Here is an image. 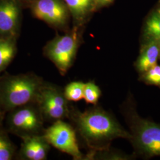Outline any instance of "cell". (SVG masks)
<instances>
[{
	"label": "cell",
	"mask_w": 160,
	"mask_h": 160,
	"mask_svg": "<svg viewBox=\"0 0 160 160\" xmlns=\"http://www.w3.org/2000/svg\"><path fill=\"white\" fill-rule=\"evenodd\" d=\"M0 124H1V120H0Z\"/></svg>",
	"instance_id": "cell-20"
},
{
	"label": "cell",
	"mask_w": 160,
	"mask_h": 160,
	"mask_svg": "<svg viewBox=\"0 0 160 160\" xmlns=\"http://www.w3.org/2000/svg\"><path fill=\"white\" fill-rule=\"evenodd\" d=\"M78 36L76 31L57 36L45 48V53L56 66L61 75H65L74 61L78 47Z\"/></svg>",
	"instance_id": "cell-4"
},
{
	"label": "cell",
	"mask_w": 160,
	"mask_h": 160,
	"mask_svg": "<svg viewBox=\"0 0 160 160\" xmlns=\"http://www.w3.org/2000/svg\"><path fill=\"white\" fill-rule=\"evenodd\" d=\"M43 84L40 78L32 74L8 77L0 82V106L11 111L36 103Z\"/></svg>",
	"instance_id": "cell-3"
},
{
	"label": "cell",
	"mask_w": 160,
	"mask_h": 160,
	"mask_svg": "<svg viewBox=\"0 0 160 160\" xmlns=\"http://www.w3.org/2000/svg\"><path fill=\"white\" fill-rule=\"evenodd\" d=\"M101 94L102 91L95 82L89 81L85 83L83 99L86 103L96 105Z\"/></svg>",
	"instance_id": "cell-16"
},
{
	"label": "cell",
	"mask_w": 160,
	"mask_h": 160,
	"mask_svg": "<svg viewBox=\"0 0 160 160\" xmlns=\"http://www.w3.org/2000/svg\"><path fill=\"white\" fill-rule=\"evenodd\" d=\"M13 38H0V73L11 63L16 54Z\"/></svg>",
	"instance_id": "cell-13"
},
{
	"label": "cell",
	"mask_w": 160,
	"mask_h": 160,
	"mask_svg": "<svg viewBox=\"0 0 160 160\" xmlns=\"http://www.w3.org/2000/svg\"><path fill=\"white\" fill-rule=\"evenodd\" d=\"M85 83L82 81L71 82L65 87L63 93L70 102H78L84 98Z\"/></svg>",
	"instance_id": "cell-15"
},
{
	"label": "cell",
	"mask_w": 160,
	"mask_h": 160,
	"mask_svg": "<svg viewBox=\"0 0 160 160\" xmlns=\"http://www.w3.org/2000/svg\"><path fill=\"white\" fill-rule=\"evenodd\" d=\"M68 102L63 92L58 87L44 84L36 103L43 119L54 122L69 116Z\"/></svg>",
	"instance_id": "cell-7"
},
{
	"label": "cell",
	"mask_w": 160,
	"mask_h": 160,
	"mask_svg": "<svg viewBox=\"0 0 160 160\" xmlns=\"http://www.w3.org/2000/svg\"><path fill=\"white\" fill-rule=\"evenodd\" d=\"M69 116L90 152L108 149L111 142L116 139L129 141L131 139L129 131L121 126L112 115L100 108L94 107L84 112L70 110Z\"/></svg>",
	"instance_id": "cell-1"
},
{
	"label": "cell",
	"mask_w": 160,
	"mask_h": 160,
	"mask_svg": "<svg viewBox=\"0 0 160 160\" xmlns=\"http://www.w3.org/2000/svg\"><path fill=\"white\" fill-rule=\"evenodd\" d=\"M43 135L51 145L74 160H85L86 157L80 151L74 128L63 120L54 122L45 130Z\"/></svg>",
	"instance_id": "cell-6"
},
{
	"label": "cell",
	"mask_w": 160,
	"mask_h": 160,
	"mask_svg": "<svg viewBox=\"0 0 160 160\" xmlns=\"http://www.w3.org/2000/svg\"><path fill=\"white\" fill-rule=\"evenodd\" d=\"M23 138L20 155L24 160H44L47 158L51 145L43 135H34Z\"/></svg>",
	"instance_id": "cell-10"
},
{
	"label": "cell",
	"mask_w": 160,
	"mask_h": 160,
	"mask_svg": "<svg viewBox=\"0 0 160 160\" xmlns=\"http://www.w3.org/2000/svg\"><path fill=\"white\" fill-rule=\"evenodd\" d=\"M139 80L147 84L160 87V65L157 64L140 74Z\"/></svg>",
	"instance_id": "cell-18"
},
{
	"label": "cell",
	"mask_w": 160,
	"mask_h": 160,
	"mask_svg": "<svg viewBox=\"0 0 160 160\" xmlns=\"http://www.w3.org/2000/svg\"></svg>",
	"instance_id": "cell-22"
},
{
	"label": "cell",
	"mask_w": 160,
	"mask_h": 160,
	"mask_svg": "<svg viewBox=\"0 0 160 160\" xmlns=\"http://www.w3.org/2000/svg\"><path fill=\"white\" fill-rule=\"evenodd\" d=\"M113 0H95L96 4L98 6H106L112 2Z\"/></svg>",
	"instance_id": "cell-19"
},
{
	"label": "cell",
	"mask_w": 160,
	"mask_h": 160,
	"mask_svg": "<svg viewBox=\"0 0 160 160\" xmlns=\"http://www.w3.org/2000/svg\"><path fill=\"white\" fill-rule=\"evenodd\" d=\"M123 112L131 134L129 141L138 154L147 158L160 156V124L141 117L130 98Z\"/></svg>",
	"instance_id": "cell-2"
},
{
	"label": "cell",
	"mask_w": 160,
	"mask_h": 160,
	"mask_svg": "<svg viewBox=\"0 0 160 160\" xmlns=\"http://www.w3.org/2000/svg\"></svg>",
	"instance_id": "cell-21"
},
{
	"label": "cell",
	"mask_w": 160,
	"mask_h": 160,
	"mask_svg": "<svg viewBox=\"0 0 160 160\" xmlns=\"http://www.w3.org/2000/svg\"><path fill=\"white\" fill-rule=\"evenodd\" d=\"M143 38L144 42H160V7L147 18L143 27Z\"/></svg>",
	"instance_id": "cell-12"
},
{
	"label": "cell",
	"mask_w": 160,
	"mask_h": 160,
	"mask_svg": "<svg viewBox=\"0 0 160 160\" xmlns=\"http://www.w3.org/2000/svg\"><path fill=\"white\" fill-rule=\"evenodd\" d=\"M68 8L77 20L81 21L91 12L95 0H63Z\"/></svg>",
	"instance_id": "cell-14"
},
{
	"label": "cell",
	"mask_w": 160,
	"mask_h": 160,
	"mask_svg": "<svg viewBox=\"0 0 160 160\" xmlns=\"http://www.w3.org/2000/svg\"><path fill=\"white\" fill-rule=\"evenodd\" d=\"M43 118L36 103H30L10 111L7 123L9 129L22 138L38 135Z\"/></svg>",
	"instance_id": "cell-5"
},
{
	"label": "cell",
	"mask_w": 160,
	"mask_h": 160,
	"mask_svg": "<svg viewBox=\"0 0 160 160\" xmlns=\"http://www.w3.org/2000/svg\"><path fill=\"white\" fill-rule=\"evenodd\" d=\"M160 58V42L149 41L143 43L135 67L139 75L157 64Z\"/></svg>",
	"instance_id": "cell-11"
},
{
	"label": "cell",
	"mask_w": 160,
	"mask_h": 160,
	"mask_svg": "<svg viewBox=\"0 0 160 160\" xmlns=\"http://www.w3.org/2000/svg\"><path fill=\"white\" fill-rule=\"evenodd\" d=\"M68 7L61 0H38L33 7L38 18L55 26H62L68 18Z\"/></svg>",
	"instance_id": "cell-8"
},
{
	"label": "cell",
	"mask_w": 160,
	"mask_h": 160,
	"mask_svg": "<svg viewBox=\"0 0 160 160\" xmlns=\"http://www.w3.org/2000/svg\"><path fill=\"white\" fill-rule=\"evenodd\" d=\"M14 154V148L4 132L0 131V160H12Z\"/></svg>",
	"instance_id": "cell-17"
},
{
	"label": "cell",
	"mask_w": 160,
	"mask_h": 160,
	"mask_svg": "<svg viewBox=\"0 0 160 160\" xmlns=\"http://www.w3.org/2000/svg\"><path fill=\"white\" fill-rule=\"evenodd\" d=\"M19 8L14 0L0 1V36L13 38L17 32Z\"/></svg>",
	"instance_id": "cell-9"
}]
</instances>
